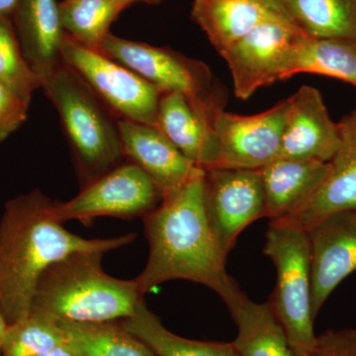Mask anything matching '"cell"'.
<instances>
[{
	"label": "cell",
	"mask_w": 356,
	"mask_h": 356,
	"mask_svg": "<svg viewBox=\"0 0 356 356\" xmlns=\"http://www.w3.org/2000/svg\"><path fill=\"white\" fill-rule=\"evenodd\" d=\"M293 25L310 37L356 43V0H283Z\"/></svg>",
	"instance_id": "603a6c76"
},
{
	"label": "cell",
	"mask_w": 356,
	"mask_h": 356,
	"mask_svg": "<svg viewBox=\"0 0 356 356\" xmlns=\"http://www.w3.org/2000/svg\"><path fill=\"white\" fill-rule=\"evenodd\" d=\"M139 74L163 93L178 92L214 125L224 111L227 92L205 63L168 48L130 41L109 33L97 49Z\"/></svg>",
	"instance_id": "8992f818"
},
{
	"label": "cell",
	"mask_w": 356,
	"mask_h": 356,
	"mask_svg": "<svg viewBox=\"0 0 356 356\" xmlns=\"http://www.w3.org/2000/svg\"><path fill=\"white\" fill-rule=\"evenodd\" d=\"M314 317L341 281L356 270V211L327 215L308 231Z\"/></svg>",
	"instance_id": "7c38bea8"
},
{
	"label": "cell",
	"mask_w": 356,
	"mask_h": 356,
	"mask_svg": "<svg viewBox=\"0 0 356 356\" xmlns=\"http://www.w3.org/2000/svg\"><path fill=\"white\" fill-rule=\"evenodd\" d=\"M120 1L127 2V3L132 6L135 2H143V3L149 4V6H159L163 3L165 0H120Z\"/></svg>",
	"instance_id": "836d02e7"
},
{
	"label": "cell",
	"mask_w": 356,
	"mask_h": 356,
	"mask_svg": "<svg viewBox=\"0 0 356 356\" xmlns=\"http://www.w3.org/2000/svg\"><path fill=\"white\" fill-rule=\"evenodd\" d=\"M205 170L198 168L177 192L143 218L149 259L135 278L143 295L170 280L210 288L227 307L243 292L227 273L226 259L205 208Z\"/></svg>",
	"instance_id": "6da1fadb"
},
{
	"label": "cell",
	"mask_w": 356,
	"mask_h": 356,
	"mask_svg": "<svg viewBox=\"0 0 356 356\" xmlns=\"http://www.w3.org/2000/svg\"><path fill=\"white\" fill-rule=\"evenodd\" d=\"M103 255L76 252L51 264L37 283L29 314L79 323L131 317L144 295L136 280H118L105 273Z\"/></svg>",
	"instance_id": "3957f363"
},
{
	"label": "cell",
	"mask_w": 356,
	"mask_h": 356,
	"mask_svg": "<svg viewBox=\"0 0 356 356\" xmlns=\"http://www.w3.org/2000/svg\"><path fill=\"white\" fill-rule=\"evenodd\" d=\"M330 168V163L287 159L262 168L266 217L273 221L295 216L317 193Z\"/></svg>",
	"instance_id": "e0dca14e"
},
{
	"label": "cell",
	"mask_w": 356,
	"mask_h": 356,
	"mask_svg": "<svg viewBox=\"0 0 356 356\" xmlns=\"http://www.w3.org/2000/svg\"><path fill=\"white\" fill-rule=\"evenodd\" d=\"M304 72L334 77L356 88V43L300 35L285 57L280 81Z\"/></svg>",
	"instance_id": "ffe728a7"
},
{
	"label": "cell",
	"mask_w": 356,
	"mask_h": 356,
	"mask_svg": "<svg viewBox=\"0 0 356 356\" xmlns=\"http://www.w3.org/2000/svg\"><path fill=\"white\" fill-rule=\"evenodd\" d=\"M289 99L255 115L222 111L214 121L219 156L214 168L261 170L280 159Z\"/></svg>",
	"instance_id": "30bf717a"
},
{
	"label": "cell",
	"mask_w": 356,
	"mask_h": 356,
	"mask_svg": "<svg viewBox=\"0 0 356 356\" xmlns=\"http://www.w3.org/2000/svg\"><path fill=\"white\" fill-rule=\"evenodd\" d=\"M19 0H0V17L11 18Z\"/></svg>",
	"instance_id": "4dcf8cb0"
},
{
	"label": "cell",
	"mask_w": 356,
	"mask_h": 356,
	"mask_svg": "<svg viewBox=\"0 0 356 356\" xmlns=\"http://www.w3.org/2000/svg\"><path fill=\"white\" fill-rule=\"evenodd\" d=\"M30 103L0 83V143L23 125L28 116Z\"/></svg>",
	"instance_id": "83f0119b"
},
{
	"label": "cell",
	"mask_w": 356,
	"mask_h": 356,
	"mask_svg": "<svg viewBox=\"0 0 356 356\" xmlns=\"http://www.w3.org/2000/svg\"><path fill=\"white\" fill-rule=\"evenodd\" d=\"M42 88L60 116L81 188L125 161L119 119L74 70L60 65Z\"/></svg>",
	"instance_id": "277c9868"
},
{
	"label": "cell",
	"mask_w": 356,
	"mask_h": 356,
	"mask_svg": "<svg viewBox=\"0 0 356 356\" xmlns=\"http://www.w3.org/2000/svg\"><path fill=\"white\" fill-rule=\"evenodd\" d=\"M69 341L58 321L29 314L9 325L0 356H35Z\"/></svg>",
	"instance_id": "484cf974"
},
{
	"label": "cell",
	"mask_w": 356,
	"mask_h": 356,
	"mask_svg": "<svg viewBox=\"0 0 356 356\" xmlns=\"http://www.w3.org/2000/svg\"><path fill=\"white\" fill-rule=\"evenodd\" d=\"M156 127L198 168L208 170L216 166L219 146L214 126L181 93L161 96Z\"/></svg>",
	"instance_id": "ac0fdd59"
},
{
	"label": "cell",
	"mask_w": 356,
	"mask_h": 356,
	"mask_svg": "<svg viewBox=\"0 0 356 356\" xmlns=\"http://www.w3.org/2000/svg\"><path fill=\"white\" fill-rule=\"evenodd\" d=\"M288 99L290 108L280 159L330 163L339 149L341 135L320 91L304 86Z\"/></svg>",
	"instance_id": "4fadbf2b"
},
{
	"label": "cell",
	"mask_w": 356,
	"mask_h": 356,
	"mask_svg": "<svg viewBox=\"0 0 356 356\" xmlns=\"http://www.w3.org/2000/svg\"><path fill=\"white\" fill-rule=\"evenodd\" d=\"M21 51L43 83L63 64L65 32L56 0H19L11 16Z\"/></svg>",
	"instance_id": "9a60e30c"
},
{
	"label": "cell",
	"mask_w": 356,
	"mask_h": 356,
	"mask_svg": "<svg viewBox=\"0 0 356 356\" xmlns=\"http://www.w3.org/2000/svg\"><path fill=\"white\" fill-rule=\"evenodd\" d=\"M163 195L142 168L125 161L81 188L67 202L56 201V214L63 222L77 220L88 226L99 217L122 220L144 218L156 209Z\"/></svg>",
	"instance_id": "ba28073f"
},
{
	"label": "cell",
	"mask_w": 356,
	"mask_h": 356,
	"mask_svg": "<svg viewBox=\"0 0 356 356\" xmlns=\"http://www.w3.org/2000/svg\"><path fill=\"white\" fill-rule=\"evenodd\" d=\"M307 356H356V331L327 330L317 336Z\"/></svg>",
	"instance_id": "f1b7e54d"
},
{
	"label": "cell",
	"mask_w": 356,
	"mask_h": 356,
	"mask_svg": "<svg viewBox=\"0 0 356 356\" xmlns=\"http://www.w3.org/2000/svg\"><path fill=\"white\" fill-rule=\"evenodd\" d=\"M264 254L273 261L276 270V286L269 305L295 355L307 356L317 339L312 310L308 232L291 218L269 222Z\"/></svg>",
	"instance_id": "5b68a950"
},
{
	"label": "cell",
	"mask_w": 356,
	"mask_h": 356,
	"mask_svg": "<svg viewBox=\"0 0 356 356\" xmlns=\"http://www.w3.org/2000/svg\"><path fill=\"white\" fill-rule=\"evenodd\" d=\"M302 34L289 21H270L219 53L231 72L236 97L247 100L280 81L288 51Z\"/></svg>",
	"instance_id": "8fae6325"
},
{
	"label": "cell",
	"mask_w": 356,
	"mask_h": 356,
	"mask_svg": "<svg viewBox=\"0 0 356 356\" xmlns=\"http://www.w3.org/2000/svg\"><path fill=\"white\" fill-rule=\"evenodd\" d=\"M228 309L238 327V356H297L268 302L257 303L243 292Z\"/></svg>",
	"instance_id": "44dd1931"
},
{
	"label": "cell",
	"mask_w": 356,
	"mask_h": 356,
	"mask_svg": "<svg viewBox=\"0 0 356 356\" xmlns=\"http://www.w3.org/2000/svg\"><path fill=\"white\" fill-rule=\"evenodd\" d=\"M62 60L88 84L117 119L156 126L163 92L156 86L99 51L77 43L67 34L62 44Z\"/></svg>",
	"instance_id": "52a82bcc"
},
{
	"label": "cell",
	"mask_w": 356,
	"mask_h": 356,
	"mask_svg": "<svg viewBox=\"0 0 356 356\" xmlns=\"http://www.w3.org/2000/svg\"><path fill=\"white\" fill-rule=\"evenodd\" d=\"M204 196L211 228L227 257L243 229L266 217L261 170H205Z\"/></svg>",
	"instance_id": "9c48e42d"
},
{
	"label": "cell",
	"mask_w": 356,
	"mask_h": 356,
	"mask_svg": "<svg viewBox=\"0 0 356 356\" xmlns=\"http://www.w3.org/2000/svg\"><path fill=\"white\" fill-rule=\"evenodd\" d=\"M70 343L83 356H158L144 341L116 322L58 321Z\"/></svg>",
	"instance_id": "cb8c5ba5"
},
{
	"label": "cell",
	"mask_w": 356,
	"mask_h": 356,
	"mask_svg": "<svg viewBox=\"0 0 356 356\" xmlns=\"http://www.w3.org/2000/svg\"><path fill=\"white\" fill-rule=\"evenodd\" d=\"M56 201L39 189L7 201L0 218V312L8 325L27 317L37 283L54 262L76 252H111L136 234L84 238L56 214Z\"/></svg>",
	"instance_id": "7a4b0ae2"
},
{
	"label": "cell",
	"mask_w": 356,
	"mask_h": 356,
	"mask_svg": "<svg viewBox=\"0 0 356 356\" xmlns=\"http://www.w3.org/2000/svg\"><path fill=\"white\" fill-rule=\"evenodd\" d=\"M35 356H83L81 355V351L77 350L74 344L67 341L62 346H58L53 350L46 351V353H40L38 355Z\"/></svg>",
	"instance_id": "f546056e"
},
{
	"label": "cell",
	"mask_w": 356,
	"mask_h": 356,
	"mask_svg": "<svg viewBox=\"0 0 356 356\" xmlns=\"http://www.w3.org/2000/svg\"><path fill=\"white\" fill-rule=\"evenodd\" d=\"M191 18L218 53L257 26L270 21H289L259 0H194Z\"/></svg>",
	"instance_id": "d6986e66"
},
{
	"label": "cell",
	"mask_w": 356,
	"mask_h": 356,
	"mask_svg": "<svg viewBox=\"0 0 356 356\" xmlns=\"http://www.w3.org/2000/svg\"><path fill=\"white\" fill-rule=\"evenodd\" d=\"M130 4L120 0H62L58 2L65 34L77 43L97 49L112 23Z\"/></svg>",
	"instance_id": "d4e9b609"
},
{
	"label": "cell",
	"mask_w": 356,
	"mask_h": 356,
	"mask_svg": "<svg viewBox=\"0 0 356 356\" xmlns=\"http://www.w3.org/2000/svg\"><path fill=\"white\" fill-rule=\"evenodd\" d=\"M0 83L31 103L42 83L26 62L9 17H0Z\"/></svg>",
	"instance_id": "4316f807"
},
{
	"label": "cell",
	"mask_w": 356,
	"mask_h": 356,
	"mask_svg": "<svg viewBox=\"0 0 356 356\" xmlns=\"http://www.w3.org/2000/svg\"><path fill=\"white\" fill-rule=\"evenodd\" d=\"M8 327L9 325L7 323L6 318H4L3 314L0 312V355H1L2 346H3Z\"/></svg>",
	"instance_id": "d6a6232c"
},
{
	"label": "cell",
	"mask_w": 356,
	"mask_h": 356,
	"mask_svg": "<svg viewBox=\"0 0 356 356\" xmlns=\"http://www.w3.org/2000/svg\"><path fill=\"white\" fill-rule=\"evenodd\" d=\"M259 1L264 2V4L271 7L274 10L277 11L281 15L284 16L287 18L286 13H285L284 3L283 0H259ZM288 19V18H287ZM289 20V19H288Z\"/></svg>",
	"instance_id": "1f68e13d"
},
{
	"label": "cell",
	"mask_w": 356,
	"mask_h": 356,
	"mask_svg": "<svg viewBox=\"0 0 356 356\" xmlns=\"http://www.w3.org/2000/svg\"><path fill=\"white\" fill-rule=\"evenodd\" d=\"M118 127L124 158L151 177L163 199L179 191L197 170L156 126L120 119Z\"/></svg>",
	"instance_id": "5bb4252c"
},
{
	"label": "cell",
	"mask_w": 356,
	"mask_h": 356,
	"mask_svg": "<svg viewBox=\"0 0 356 356\" xmlns=\"http://www.w3.org/2000/svg\"><path fill=\"white\" fill-rule=\"evenodd\" d=\"M124 330L137 337L158 356H238L233 343L185 339L168 331L144 299L131 317L118 321Z\"/></svg>",
	"instance_id": "7402d4cb"
},
{
	"label": "cell",
	"mask_w": 356,
	"mask_h": 356,
	"mask_svg": "<svg viewBox=\"0 0 356 356\" xmlns=\"http://www.w3.org/2000/svg\"><path fill=\"white\" fill-rule=\"evenodd\" d=\"M337 124L341 143L330 161L329 175L313 198L291 218L306 231L332 213L356 211V107Z\"/></svg>",
	"instance_id": "2e32d148"
}]
</instances>
